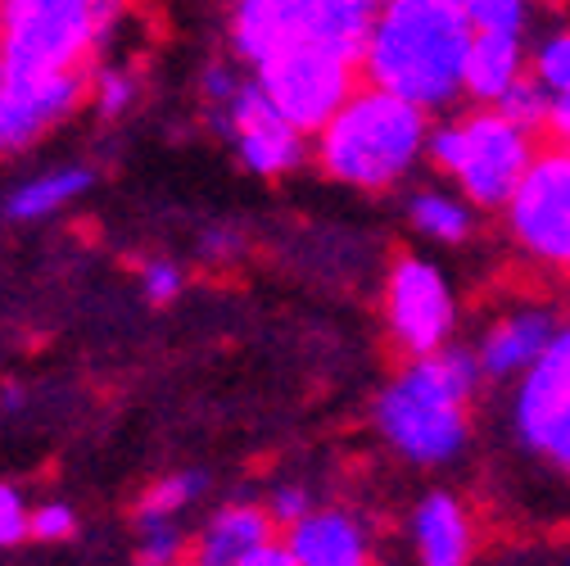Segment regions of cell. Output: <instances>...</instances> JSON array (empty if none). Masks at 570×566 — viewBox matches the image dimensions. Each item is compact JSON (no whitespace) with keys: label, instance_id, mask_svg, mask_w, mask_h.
<instances>
[{"label":"cell","instance_id":"cell-10","mask_svg":"<svg viewBox=\"0 0 570 566\" xmlns=\"http://www.w3.org/2000/svg\"><path fill=\"white\" fill-rule=\"evenodd\" d=\"M91 96V68H73V74H50V78H6V96H0V155L28 150L41 131L63 123L82 100Z\"/></svg>","mask_w":570,"mask_h":566},{"label":"cell","instance_id":"cell-7","mask_svg":"<svg viewBox=\"0 0 570 566\" xmlns=\"http://www.w3.org/2000/svg\"><path fill=\"white\" fill-rule=\"evenodd\" d=\"M503 223L530 263L570 276V146H543L534 155Z\"/></svg>","mask_w":570,"mask_h":566},{"label":"cell","instance_id":"cell-29","mask_svg":"<svg viewBox=\"0 0 570 566\" xmlns=\"http://www.w3.org/2000/svg\"><path fill=\"white\" fill-rule=\"evenodd\" d=\"M73 526H78V517H73L68 504H46V508L32 513V535L37 539H68Z\"/></svg>","mask_w":570,"mask_h":566},{"label":"cell","instance_id":"cell-25","mask_svg":"<svg viewBox=\"0 0 570 566\" xmlns=\"http://www.w3.org/2000/svg\"><path fill=\"white\" fill-rule=\"evenodd\" d=\"M32 535V513L23 508L14 485H0V548H10Z\"/></svg>","mask_w":570,"mask_h":566},{"label":"cell","instance_id":"cell-22","mask_svg":"<svg viewBox=\"0 0 570 566\" xmlns=\"http://www.w3.org/2000/svg\"><path fill=\"white\" fill-rule=\"evenodd\" d=\"M498 114H503L508 123H517L521 131H530V136H539V131H548V118H552V96L534 82V74L525 78V82H517L503 100L493 105Z\"/></svg>","mask_w":570,"mask_h":566},{"label":"cell","instance_id":"cell-1","mask_svg":"<svg viewBox=\"0 0 570 566\" xmlns=\"http://www.w3.org/2000/svg\"><path fill=\"white\" fill-rule=\"evenodd\" d=\"M471 41L466 0H390L376 14L363 78L421 114H440L462 96Z\"/></svg>","mask_w":570,"mask_h":566},{"label":"cell","instance_id":"cell-17","mask_svg":"<svg viewBox=\"0 0 570 566\" xmlns=\"http://www.w3.org/2000/svg\"><path fill=\"white\" fill-rule=\"evenodd\" d=\"M285 544L299 566H367V530L340 508L304 517L295 530H285Z\"/></svg>","mask_w":570,"mask_h":566},{"label":"cell","instance_id":"cell-24","mask_svg":"<svg viewBox=\"0 0 570 566\" xmlns=\"http://www.w3.org/2000/svg\"><path fill=\"white\" fill-rule=\"evenodd\" d=\"M186 553V539L173 521L164 526H146V535H140V553H136V566H177Z\"/></svg>","mask_w":570,"mask_h":566},{"label":"cell","instance_id":"cell-30","mask_svg":"<svg viewBox=\"0 0 570 566\" xmlns=\"http://www.w3.org/2000/svg\"><path fill=\"white\" fill-rule=\"evenodd\" d=\"M245 566H299V557L291 553V544H285V539H272L254 557H245Z\"/></svg>","mask_w":570,"mask_h":566},{"label":"cell","instance_id":"cell-2","mask_svg":"<svg viewBox=\"0 0 570 566\" xmlns=\"http://www.w3.org/2000/svg\"><path fill=\"white\" fill-rule=\"evenodd\" d=\"M480 381V359L466 344L412 359L376 399V431L399 458L416 467L453 462L471 436V399Z\"/></svg>","mask_w":570,"mask_h":566},{"label":"cell","instance_id":"cell-11","mask_svg":"<svg viewBox=\"0 0 570 566\" xmlns=\"http://www.w3.org/2000/svg\"><path fill=\"white\" fill-rule=\"evenodd\" d=\"M227 127L236 131V146L249 173L258 177H281L304 164V131H295L276 114L267 91L254 82H240V91L227 105Z\"/></svg>","mask_w":570,"mask_h":566},{"label":"cell","instance_id":"cell-3","mask_svg":"<svg viewBox=\"0 0 570 566\" xmlns=\"http://www.w3.org/2000/svg\"><path fill=\"white\" fill-rule=\"evenodd\" d=\"M431 114L390 91L358 87V96L317 136V164L331 182L353 191H390L416 168L431 146Z\"/></svg>","mask_w":570,"mask_h":566},{"label":"cell","instance_id":"cell-18","mask_svg":"<svg viewBox=\"0 0 570 566\" xmlns=\"http://www.w3.org/2000/svg\"><path fill=\"white\" fill-rule=\"evenodd\" d=\"M407 218L435 245H466L475 232V208L458 191H416L407 199Z\"/></svg>","mask_w":570,"mask_h":566},{"label":"cell","instance_id":"cell-20","mask_svg":"<svg viewBox=\"0 0 570 566\" xmlns=\"http://www.w3.org/2000/svg\"><path fill=\"white\" fill-rule=\"evenodd\" d=\"M199 489H204V471H177V476L155 480L146 494H140V504H136L140 530H146V526H164V521H173V517L195 499Z\"/></svg>","mask_w":570,"mask_h":566},{"label":"cell","instance_id":"cell-6","mask_svg":"<svg viewBox=\"0 0 570 566\" xmlns=\"http://www.w3.org/2000/svg\"><path fill=\"white\" fill-rule=\"evenodd\" d=\"M363 68L331 55L317 41H299L258 68V87L276 105V114L304 136H322L331 118L358 96Z\"/></svg>","mask_w":570,"mask_h":566},{"label":"cell","instance_id":"cell-23","mask_svg":"<svg viewBox=\"0 0 570 566\" xmlns=\"http://www.w3.org/2000/svg\"><path fill=\"white\" fill-rule=\"evenodd\" d=\"M466 19L475 32H498V37H525L530 6L521 0H466Z\"/></svg>","mask_w":570,"mask_h":566},{"label":"cell","instance_id":"cell-13","mask_svg":"<svg viewBox=\"0 0 570 566\" xmlns=\"http://www.w3.org/2000/svg\"><path fill=\"white\" fill-rule=\"evenodd\" d=\"M299 41H313V0H245L232 10V46L254 68Z\"/></svg>","mask_w":570,"mask_h":566},{"label":"cell","instance_id":"cell-14","mask_svg":"<svg viewBox=\"0 0 570 566\" xmlns=\"http://www.w3.org/2000/svg\"><path fill=\"white\" fill-rule=\"evenodd\" d=\"M530 78V46L525 37H498V32H475L466 74H462V96L471 109H493L517 82Z\"/></svg>","mask_w":570,"mask_h":566},{"label":"cell","instance_id":"cell-31","mask_svg":"<svg viewBox=\"0 0 570 566\" xmlns=\"http://www.w3.org/2000/svg\"><path fill=\"white\" fill-rule=\"evenodd\" d=\"M548 136H552V146H570V96H557V100H552Z\"/></svg>","mask_w":570,"mask_h":566},{"label":"cell","instance_id":"cell-12","mask_svg":"<svg viewBox=\"0 0 570 566\" xmlns=\"http://www.w3.org/2000/svg\"><path fill=\"white\" fill-rule=\"evenodd\" d=\"M557 335H561V322L543 304H521V309L498 313L475 344L484 381H521L552 349Z\"/></svg>","mask_w":570,"mask_h":566},{"label":"cell","instance_id":"cell-19","mask_svg":"<svg viewBox=\"0 0 570 566\" xmlns=\"http://www.w3.org/2000/svg\"><path fill=\"white\" fill-rule=\"evenodd\" d=\"M87 186H91V173H87V168L46 173V177H37V182H23V186L6 199V218H14V223L46 218V214H55V208H63L68 199H78Z\"/></svg>","mask_w":570,"mask_h":566},{"label":"cell","instance_id":"cell-5","mask_svg":"<svg viewBox=\"0 0 570 566\" xmlns=\"http://www.w3.org/2000/svg\"><path fill=\"white\" fill-rule=\"evenodd\" d=\"M100 46L91 0H6L0 6V64L6 78H50L87 68Z\"/></svg>","mask_w":570,"mask_h":566},{"label":"cell","instance_id":"cell-27","mask_svg":"<svg viewBox=\"0 0 570 566\" xmlns=\"http://www.w3.org/2000/svg\"><path fill=\"white\" fill-rule=\"evenodd\" d=\"M140 281H146V300H150V304H173L177 291H181V272H177L173 263H164V258L146 263Z\"/></svg>","mask_w":570,"mask_h":566},{"label":"cell","instance_id":"cell-4","mask_svg":"<svg viewBox=\"0 0 570 566\" xmlns=\"http://www.w3.org/2000/svg\"><path fill=\"white\" fill-rule=\"evenodd\" d=\"M534 155V136L508 123L498 109H466L458 118H444L431 131V146H425V159L453 182V191L475 214H489V208L503 214L517 186L525 182Z\"/></svg>","mask_w":570,"mask_h":566},{"label":"cell","instance_id":"cell-28","mask_svg":"<svg viewBox=\"0 0 570 566\" xmlns=\"http://www.w3.org/2000/svg\"><path fill=\"white\" fill-rule=\"evenodd\" d=\"M131 96H136V82H131L127 74H100V82H96V105H100L105 118L122 114V109L131 105Z\"/></svg>","mask_w":570,"mask_h":566},{"label":"cell","instance_id":"cell-9","mask_svg":"<svg viewBox=\"0 0 570 566\" xmlns=\"http://www.w3.org/2000/svg\"><path fill=\"white\" fill-rule=\"evenodd\" d=\"M512 427L530 453L570 476V326H561L552 349L517 381Z\"/></svg>","mask_w":570,"mask_h":566},{"label":"cell","instance_id":"cell-21","mask_svg":"<svg viewBox=\"0 0 570 566\" xmlns=\"http://www.w3.org/2000/svg\"><path fill=\"white\" fill-rule=\"evenodd\" d=\"M530 74L552 100L570 96V23H557L530 46Z\"/></svg>","mask_w":570,"mask_h":566},{"label":"cell","instance_id":"cell-16","mask_svg":"<svg viewBox=\"0 0 570 566\" xmlns=\"http://www.w3.org/2000/svg\"><path fill=\"white\" fill-rule=\"evenodd\" d=\"M412 539H416V557L421 566H471L475 553V530L466 508L453 494L435 489L425 494L412 513Z\"/></svg>","mask_w":570,"mask_h":566},{"label":"cell","instance_id":"cell-8","mask_svg":"<svg viewBox=\"0 0 570 566\" xmlns=\"http://www.w3.org/2000/svg\"><path fill=\"white\" fill-rule=\"evenodd\" d=\"M385 326L399 353L412 359H431V353L453 344L458 326V300L449 276L416 254H399L385 276Z\"/></svg>","mask_w":570,"mask_h":566},{"label":"cell","instance_id":"cell-32","mask_svg":"<svg viewBox=\"0 0 570 566\" xmlns=\"http://www.w3.org/2000/svg\"><path fill=\"white\" fill-rule=\"evenodd\" d=\"M0 96H6V64H0Z\"/></svg>","mask_w":570,"mask_h":566},{"label":"cell","instance_id":"cell-26","mask_svg":"<svg viewBox=\"0 0 570 566\" xmlns=\"http://www.w3.org/2000/svg\"><path fill=\"white\" fill-rule=\"evenodd\" d=\"M267 513H272V521H276V526H285V530H295L304 517H313V508H308V494H304L299 485H281V489L272 494Z\"/></svg>","mask_w":570,"mask_h":566},{"label":"cell","instance_id":"cell-15","mask_svg":"<svg viewBox=\"0 0 570 566\" xmlns=\"http://www.w3.org/2000/svg\"><path fill=\"white\" fill-rule=\"evenodd\" d=\"M276 539V521L258 504H232L223 513H213L204 535L195 539L186 566H245L263 544Z\"/></svg>","mask_w":570,"mask_h":566}]
</instances>
